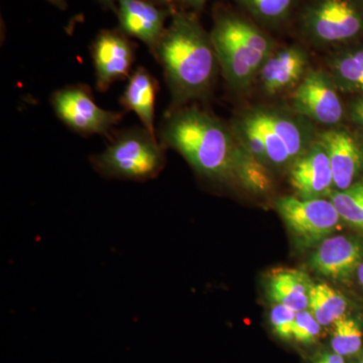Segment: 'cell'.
Returning <instances> with one entry per match:
<instances>
[{
    "instance_id": "6da1fadb",
    "label": "cell",
    "mask_w": 363,
    "mask_h": 363,
    "mask_svg": "<svg viewBox=\"0 0 363 363\" xmlns=\"http://www.w3.org/2000/svg\"><path fill=\"white\" fill-rule=\"evenodd\" d=\"M156 52L164 67L174 104L205 96L213 87L219 67L210 33L196 13L174 9Z\"/></svg>"
},
{
    "instance_id": "7a4b0ae2",
    "label": "cell",
    "mask_w": 363,
    "mask_h": 363,
    "mask_svg": "<svg viewBox=\"0 0 363 363\" xmlns=\"http://www.w3.org/2000/svg\"><path fill=\"white\" fill-rule=\"evenodd\" d=\"M234 138L266 166H292L317 140L314 123L290 106L257 105L243 109L231 123Z\"/></svg>"
},
{
    "instance_id": "3957f363",
    "label": "cell",
    "mask_w": 363,
    "mask_h": 363,
    "mask_svg": "<svg viewBox=\"0 0 363 363\" xmlns=\"http://www.w3.org/2000/svg\"><path fill=\"white\" fill-rule=\"evenodd\" d=\"M164 145L180 152L195 171L207 178H233L238 140L231 128L197 107L172 112L161 130Z\"/></svg>"
},
{
    "instance_id": "277c9868",
    "label": "cell",
    "mask_w": 363,
    "mask_h": 363,
    "mask_svg": "<svg viewBox=\"0 0 363 363\" xmlns=\"http://www.w3.org/2000/svg\"><path fill=\"white\" fill-rule=\"evenodd\" d=\"M210 35L227 84L236 92H245L255 84L278 48L267 30L250 16L225 7L215 11Z\"/></svg>"
},
{
    "instance_id": "5b68a950",
    "label": "cell",
    "mask_w": 363,
    "mask_h": 363,
    "mask_svg": "<svg viewBox=\"0 0 363 363\" xmlns=\"http://www.w3.org/2000/svg\"><path fill=\"white\" fill-rule=\"evenodd\" d=\"M357 0H303L298 33L318 49L350 44L363 35V6Z\"/></svg>"
},
{
    "instance_id": "8992f818",
    "label": "cell",
    "mask_w": 363,
    "mask_h": 363,
    "mask_svg": "<svg viewBox=\"0 0 363 363\" xmlns=\"http://www.w3.org/2000/svg\"><path fill=\"white\" fill-rule=\"evenodd\" d=\"M94 169L107 178L145 181L164 168V152L145 128H131L116 136L107 149L93 157Z\"/></svg>"
},
{
    "instance_id": "52a82bcc",
    "label": "cell",
    "mask_w": 363,
    "mask_h": 363,
    "mask_svg": "<svg viewBox=\"0 0 363 363\" xmlns=\"http://www.w3.org/2000/svg\"><path fill=\"white\" fill-rule=\"evenodd\" d=\"M276 208L296 240L304 247H313L337 230L340 215L331 200L302 199L286 196L279 198Z\"/></svg>"
},
{
    "instance_id": "ba28073f",
    "label": "cell",
    "mask_w": 363,
    "mask_h": 363,
    "mask_svg": "<svg viewBox=\"0 0 363 363\" xmlns=\"http://www.w3.org/2000/svg\"><path fill=\"white\" fill-rule=\"evenodd\" d=\"M328 71L310 69L291 93L290 107L312 123L335 128L342 121L344 107Z\"/></svg>"
},
{
    "instance_id": "9c48e42d",
    "label": "cell",
    "mask_w": 363,
    "mask_h": 363,
    "mask_svg": "<svg viewBox=\"0 0 363 363\" xmlns=\"http://www.w3.org/2000/svg\"><path fill=\"white\" fill-rule=\"evenodd\" d=\"M52 105L59 118L82 135H107L123 118L121 112L98 106L88 88L70 86L54 93Z\"/></svg>"
},
{
    "instance_id": "30bf717a",
    "label": "cell",
    "mask_w": 363,
    "mask_h": 363,
    "mask_svg": "<svg viewBox=\"0 0 363 363\" xmlns=\"http://www.w3.org/2000/svg\"><path fill=\"white\" fill-rule=\"evenodd\" d=\"M308 52L300 45L277 48L259 71L257 81L269 97L292 93L310 70Z\"/></svg>"
},
{
    "instance_id": "8fae6325",
    "label": "cell",
    "mask_w": 363,
    "mask_h": 363,
    "mask_svg": "<svg viewBox=\"0 0 363 363\" xmlns=\"http://www.w3.org/2000/svg\"><path fill=\"white\" fill-rule=\"evenodd\" d=\"M96 88L104 92L116 81L130 77L135 49L123 32L102 30L92 45Z\"/></svg>"
},
{
    "instance_id": "7c38bea8",
    "label": "cell",
    "mask_w": 363,
    "mask_h": 363,
    "mask_svg": "<svg viewBox=\"0 0 363 363\" xmlns=\"http://www.w3.org/2000/svg\"><path fill=\"white\" fill-rule=\"evenodd\" d=\"M290 183L302 199H318L332 194L334 181L330 159L319 138L291 166Z\"/></svg>"
},
{
    "instance_id": "4fadbf2b",
    "label": "cell",
    "mask_w": 363,
    "mask_h": 363,
    "mask_svg": "<svg viewBox=\"0 0 363 363\" xmlns=\"http://www.w3.org/2000/svg\"><path fill=\"white\" fill-rule=\"evenodd\" d=\"M121 32L142 40L155 55L164 35V21L173 9L157 6L150 0H117Z\"/></svg>"
},
{
    "instance_id": "5bb4252c",
    "label": "cell",
    "mask_w": 363,
    "mask_h": 363,
    "mask_svg": "<svg viewBox=\"0 0 363 363\" xmlns=\"http://www.w3.org/2000/svg\"><path fill=\"white\" fill-rule=\"evenodd\" d=\"M330 159L334 188H350L363 169V147L350 131L342 128H328L318 135Z\"/></svg>"
},
{
    "instance_id": "9a60e30c",
    "label": "cell",
    "mask_w": 363,
    "mask_h": 363,
    "mask_svg": "<svg viewBox=\"0 0 363 363\" xmlns=\"http://www.w3.org/2000/svg\"><path fill=\"white\" fill-rule=\"evenodd\" d=\"M363 262L359 241L347 236H329L319 243L310 264L320 276L338 281L350 279Z\"/></svg>"
},
{
    "instance_id": "2e32d148",
    "label": "cell",
    "mask_w": 363,
    "mask_h": 363,
    "mask_svg": "<svg viewBox=\"0 0 363 363\" xmlns=\"http://www.w3.org/2000/svg\"><path fill=\"white\" fill-rule=\"evenodd\" d=\"M157 89L159 85L154 76L143 67H138L130 76L121 99L124 108L135 112L143 128L154 136H156L154 121Z\"/></svg>"
},
{
    "instance_id": "e0dca14e",
    "label": "cell",
    "mask_w": 363,
    "mask_h": 363,
    "mask_svg": "<svg viewBox=\"0 0 363 363\" xmlns=\"http://www.w3.org/2000/svg\"><path fill=\"white\" fill-rule=\"evenodd\" d=\"M313 283L305 272L294 269H277L272 272L269 293L274 304L286 306L300 312L309 308Z\"/></svg>"
},
{
    "instance_id": "ac0fdd59",
    "label": "cell",
    "mask_w": 363,
    "mask_h": 363,
    "mask_svg": "<svg viewBox=\"0 0 363 363\" xmlns=\"http://www.w3.org/2000/svg\"><path fill=\"white\" fill-rule=\"evenodd\" d=\"M327 68L339 91L363 95V45L332 52Z\"/></svg>"
},
{
    "instance_id": "d6986e66",
    "label": "cell",
    "mask_w": 363,
    "mask_h": 363,
    "mask_svg": "<svg viewBox=\"0 0 363 363\" xmlns=\"http://www.w3.org/2000/svg\"><path fill=\"white\" fill-rule=\"evenodd\" d=\"M264 30H278L296 16L303 0H233Z\"/></svg>"
},
{
    "instance_id": "ffe728a7",
    "label": "cell",
    "mask_w": 363,
    "mask_h": 363,
    "mask_svg": "<svg viewBox=\"0 0 363 363\" xmlns=\"http://www.w3.org/2000/svg\"><path fill=\"white\" fill-rule=\"evenodd\" d=\"M233 177L243 187L257 194H264L272 188V178L266 164L238 143L234 155Z\"/></svg>"
},
{
    "instance_id": "44dd1931",
    "label": "cell",
    "mask_w": 363,
    "mask_h": 363,
    "mask_svg": "<svg viewBox=\"0 0 363 363\" xmlns=\"http://www.w3.org/2000/svg\"><path fill=\"white\" fill-rule=\"evenodd\" d=\"M347 300L342 294L327 284H313L310 291V311L321 326L334 324L345 316Z\"/></svg>"
},
{
    "instance_id": "7402d4cb",
    "label": "cell",
    "mask_w": 363,
    "mask_h": 363,
    "mask_svg": "<svg viewBox=\"0 0 363 363\" xmlns=\"http://www.w3.org/2000/svg\"><path fill=\"white\" fill-rule=\"evenodd\" d=\"M330 200L343 221L363 231V179L345 190L332 192Z\"/></svg>"
},
{
    "instance_id": "603a6c76",
    "label": "cell",
    "mask_w": 363,
    "mask_h": 363,
    "mask_svg": "<svg viewBox=\"0 0 363 363\" xmlns=\"http://www.w3.org/2000/svg\"><path fill=\"white\" fill-rule=\"evenodd\" d=\"M332 350L342 357H351L362 350V331L354 319L341 317L334 323Z\"/></svg>"
},
{
    "instance_id": "cb8c5ba5",
    "label": "cell",
    "mask_w": 363,
    "mask_h": 363,
    "mask_svg": "<svg viewBox=\"0 0 363 363\" xmlns=\"http://www.w3.org/2000/svg\"><path fill=\"white\" fill-rule=\"evenodd\" d=\"M321 333V325L310 310H303L296 314L293 338L304 344L314 343Z\"/></svg>"
},
{
    "instance_id": "d4e9b609",
    "label": "cell",
    "mask_w": 363,
    "mask_h": 363,
    "mask_svg": "<svg viewBox=\"0 0 363 363\" xmlns=\"http://www.w3.org/2000/svg\"><path fill=\"white\" fill-rule=\"evenodd\" d=\"M296 314L291 308L286 306L276 304L271 311V323L274 331L279 338H293L294 324H295Z\"/></svg>"
},
{
    "instance_id": "484cf974",
    "label": "cell",
    "mask_w": 363,
    "mask_h": 363,
    "mask_svg": "<svg viewBox=\"0 0 363 363\" xmlns=\"http://www.w3.org/2000/svg\"><path fill=\"white\" fill-rule=\"evenodd\" d=\"M206 2L207 0H171V6L172 9L178 7V9H181V11L197 13L202 11Z\"/></svg>"
},
{
    "instance_id": "4316f807",
    "label": "cell",
    "mask_w": 363,
    "mask_h": 363,
    "mask_svg": "<svg viewBox=\"0 0 363 363\" xmlns=\"http://www.w3.org/2000/svg\"><path fill=\"white\" fill-rule=\"evenodd\" d=\"M350 116L351 121L357 124L363 130V98L351 102L350 105Z\"/></svg>"
},
{
    "instance_id": "83f0119b",
    "label": "cell",
    "mask_w": 363,
    "mask_h": 363,
    "mask_svg": "<svg viewBox=\"0 0 363 363\" xmlns=\"http://www.w3.org/2000/svg\"><path fill=\"white\" fill-rule=\"evenodd\" d=\"M316 363H346L342 355L338 353H326L323 357L319 358Z\"/></svg>"
},
{
    "instance_id": "f1b7e54d",
    "label": "cell",
    "mask_w": 363,
    "mask_h": 363,
    "mask_svg": "<svg viewBox=\"0 0 363 363\" xmlns=\"http://www.w3.org/2000/svg\"><path fill=\"white\" fill-rule=\"evenodd\" d=\"M150 1L154 2L157 6L168 7V9H173L171 6V0H150Z\"/></svg>"
},
{
    "instance_id": "f546056e",
    "label": "cell",
    "mask_w": 363,
    "mask_h": 363,
    "mask_svg": "<svg viewBox=\"0 0 363 363\" xmlns=\"http://www.w3.org/2000/svg\"><path fill=\"white\" fill-rule=\"evenodd\" d=\"M100 4H104V6L108 7L111 9H116V0H99Z\"/></svg>"
},
{
    "instance_id": "4dcf8cb0",
    "label": "cell",
    "mask_w": 363,
    "mask_h": 363,
    "mask_svg": "<svg viewBox=\"0 0 363 363\" xmlns=\"http://www.w3.org/2000/svg\"><path fill=\"white\" fill-rule=\"evenodd\" d=\"M357 274L358 281H359L360 286L363 288V262L360 264V266L358 267Z\"/></svg>"
},
{
    "instance_id": "1f68e13d",
    "label": "cell",
    "mask_w": 363,
    "mask_h": 363,
    "mask_svg": "<svg viewBox=\"0 0 363 363\" xmlns=\"http://www.w3.org/2000/svg\"><path fill=\"white\" fill-rule=\"evenodd\" d=\"M48 1L52 2V4H56V6H63V0H48Z\"/></svg>"
},
{
    "instance_id": "d6a6232c",
    "label": "cell",
    "mask_w": 363,
    "mask_h": 363,
    "mask_svg": "<svg viewBox=\"0 0 363 363\" xmlns=\"http://www.w3.org/2000/svg\"><path fill=\"white\" fill-rule=\"evenodd\" d=\"M357 1L362 2V4H363V0H357Z\"/></svg>"
},
{
    "instance_id": "836d02e7",
    "label": "cell",
    "mask_w": 363,
    "mask_h": 363,
    "mask_svg": "<svg viewBox=\"0 0 363 363\" xmlns=\"http://www.w3.org/2000/svg\"><path fill=\"white\" fill-rule=\"evenodd\" d=\"M360 363H363V357L362 358V362H360Z\"/></svg>"
}]
</instances>
